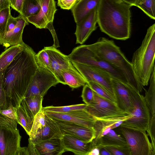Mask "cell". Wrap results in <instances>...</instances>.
<instances>
[{
	"label": "cell",
	"instance_id": "8fae6325",
	"mask_svg": "<svg viewBox=\"0 0 155 155\" xmlns=\"http://www.w3.org/2000/svg\"><path fill=\"white\" fill-rule=\"evenodd\" d=\"M71 63L83 76L87 83L93 81L99 84L114 97L111 81L112 77L107 72L96 66L75 62Z\"/></svg>",
	"mask_w": 155,
	"mask_h": 155
},
{
	"label": "cell",
	"instance_id": "277c9868",
	"mask_svg": "<svg viewBox=\"0 0 155 155\" xmlns=\"http://www.w3.org/2000/svg\"><path fill=\"white\" fill-rule=\"evenodd\" d=\"M155 24L147 29L140 46L134 53L130 62L134 71L143 86L148 85L155 66Z\"/></svg>",
	"mask_w": 155,
	"mask_h": 155
},
{
	"label": "cell",
	"instance_id": "f546056e",
	"mask_svg": "<svg viewBox=\"0 0 155 155\" xmlns=\"http://www.w3.org/2000/svg\"><path fill=\"white\" fill-rule=\"evenodd\" d=\"M40 8L39 0H24L21 16L26 19L37 13Z\"/></svg>",
	"mask_w": 155,
	"mask_h": 155
},
{
	"label": "cell",
	"instance_id": "4316f807",
	"mask_svg": "<svg viewBox=\"0 0 155 155\" xmlns=\"http://www.w3.org/2000/svg\"><path fill=\"white\" fill-rule=\"evenodd\" d=\"M149 81L148 90L144 89L145 91L144 97L151 117H155V66L153 70Z\"/></svg>",
	"mask_w": 155,
	"mask_h": 155
},
{
	"label": "cell",
	"instance_id": "9c48e42d",
	"mask_svg": "<svg viewBox=\"0 0 155 155\" xmlns=\"http://www.w3.org/2000/svg\"><path fill=\"white\" fill-rule=\"evenodd\" d=\"M59 83L49 70L38 67L28 86L25 97L39 95L43 97L52 87Z\"/></svg>",
	"mask_w": 155,
	"mask_h": 155
},
{
	"label": "cell",
	"instance_id": "d590c367",
	"mask_svg": "<svg viewBox=\"0 0 155 155\" xmlns=\"http://www.w3.org/2000/svg\"><path fill=\"white\" fill-rule=\"evenodd\" d=\"M112 155H131L130 149L128 145L122 146L104 147Z\"/></svg>",
	"mask_w": 155,
	"mask_h": 155
},
{
	"label": "cell",
	"instance_id": "7bdbcfd3",
	"mask_svg": "<svg viewBox=\"0 0 155 155\" xmlns=\"http://www.w3.org/2000/svg\"><path fill=\"white\" fill-rule=\"evenodd\" d=\"M24 0H9L10 6L18 12L21 15Z\"/></svg>",
	"mask_w": 155,
	"mask_h": 155
},
{
	"label": "cell",
	"instance_id": "ba28073f",
	"mask_svg": "<svg viewBox=\"0 0 155 155\" xmlns=\"http://www.w3.org/2000/svg\"><path fill=\"white\" fill-rule=\"evenodd\" d=\"M126 140L131 155H151L153 150L146 132L121 125L117 127Z\"/></svg>",
	"mask_w": 155,
	"mask_h": 155
},
{
	"label": "cell",
	"instance_id": "603a6c76",
	"mask_svg": "<svg viewBox=\"0 0 155 155\" xmlns=\"http://www.w3.org/2000/svg\"><path fill=\"white\" fill-rule=\"evenodd\" d=\"M99 0H78L71 9L75 22L77 23L95 8Z\"/></svg>",
	"mask_w": 155,
	"mask_h": 155
},
{
	"label": "cell",
	"instance_id": "44dd1931",
	"mask_svg": "<svg viewBox=\"0 0 155 155\" xmlns=\"http://www.w3.org/2000/svg\"><path fill=\"white\" fill-rule=\"evenodd\" d=\"M38 155H62L65 152L61 139H53L33 144Z\"/></svg>",
	"mask_w": 155,
	"mask_h": 155
},
{
	"label": "cell",
	"instance_id": "836d02e7",
	"mask_svg": "<svg viewBox=\"0 0 155 155\" xmlns=\"http://www.w3.org/2000/svg\"><path fill=\"white\" fill-rule=\"evenodd\" d=\"M35 59L38 67L48 69L49 66V57L48 53L44 49L36 54Z\"/></svg>",
	"mask_w": 155,
	"mask_h": 155
},
{
	"label": "cell",
	"instance_id": "ffe728a7",
	"mask_svg": "<svg viewBox=\"0 0 155 155\" xmlns=\"http://www.w3.org/2000/svg\"><path fill=\"white\" fill-rule=\"evenodd\" d=\"M61 139L64 152L71 151L75 155H88L92 148V142L87 143L70 135L63 134Z\"/></svg>",
	"mask_w": 155,
	"mask_h": 155
},
{
	"label": "cell",
	"instance_id": "f907efd6",
	"mask_svg": "<svg viewBox=\"0 0 155 155\" xmlns=\"http://www.w3.org/2000/svg\"><path fill=\"white\" fill-rule=\"evenodd\" d=\"M151 155H155V150H153Z\"/></svg>",
	"mask_w": 155,
	"mask_h": 155
},
{
	"label": "cell",
	"instance_id": "5b68a950",
	"mask_svg": "<svg viewBox=\"0 0 155 155\" xmlns=\"http://www.w3.org/2000/svg\"><path fill=\"white\" fill-rule=\"evenodd\" d=\"M125 84L133 109L130 115L132 117L124 121L121 125L146 132L148 129L151 116L144 96L127 82Z\"/></svg>",
	"mask_w": 155,
	"mask_h": 155
},
{
	"label": "cell",
	"instance_id": "4fadbf2b",
	"mask_svg": "<svg viewBox=\"0 0 155 155\" xmlns=\"http://www.w3.org/2000/svg\"><path fill=\"white\" fill-rule=\"evenodd\" d=\"M41 8L36 14L26 18L28 21L39 29H46L47 25L53 22L57 10L54 0H39Z\"/></svg>",
	"mask_w": 155,
	"mask_h": 155
},
{
	"label": "cell",
	"instance_id": "f35d334b",
	"mask_svg": "<svg viewBox=\"0 0 155 155\" xmlns=\"http://www.w3.org/2000/svg\"><path fill=\"white\" fill-rule=\"evenodd\" d=\"M4 74L2 73L0 75V110L5 109L8 106L7 97L3 86Z\"/></svg>",
	"mask_w": 155,
	"mask_h": 155
},
{
	"label": "cell",
	"instance_id": "d6986e66",
	"mask_svg": "<svg viewBox=\"0 0 155 155\" xmlns=\"http://www.w3.org/2000/svg\"><path fill=\"white\" fill-rule=\"evenodd\" d=\"M45 117V125L37 130L31 140L33 144L53 139H61L62 137V133L54 120L46 115Z\"/></svg>",
	"mask_w": 155,
	"mask_h": 155
},
{
	"label": "cell",
	"instance_id": "bcb514c9",
	"mask_svg": "<svg viewBox=\"0 0 155 155\" xmlns=\"http://www.w3.org/2000/svg\"><path fill=\"white\" fill-rule=\"evenodd\" d=\"M9 7V0H0V12Z\"/></svg>",
	"mask_w": 155,
	"mask_h": 155
},
{
	"label": "cell",
	"instance_id": "83f0119b",
	"mask_svg": "<svg viewBox=\"0 0 155 155\" xmlns=\"http://www.w3.org/2000/svg\"><path fill=\"white\" fill-rule=\"evenodd\" d=\"M16 108L17 121L22 127L29 135L32 128L34 118L29 115L21 102Z\"/></svg>",
	"mask_w": 155,
	"mask_h": 155
},
{
	"label": "cell",
	"instance_id": "1f68e13d",
	"mask_svg": "<svg viewBox=\"0 0 155 155\" xmlns=\"http://www.w3.org/2000/svg\"><path fill=\"white\" fill-rule=\"evenodd\" d=\"M46 124L45 115L42 110L35 117L31 132L28 135L29 138L32 139L37 130L45 126Z\"/></svg>",
	"mask_w": 155,
	"mask_h": 155
},
{
	"label": "cell",
	"instance_id": "e0dca14e",
	"mask_svg": "<svg viewBox=\"0 0 155 155\" xmlns=\"http://www.w3.org/2000/svg\"><path fill=\"white\" fill-rule=\"evenodd\" d=\"M111 81L117 105L127 115H130L133 106L125 84V82L112 77Z\"/></svg>",
	"mask_w": 155,
	"mask_h": 155
},
{
	"label": "cell",
	"instance_id": "816d5d0a",
	"mask_svg": "<svg viewBox=\"0 0 155 155\" xmlns=\"http://www.w3.org/2000/svg\"><path fill=\"white\" fill-rule=\"evenodd\" d=\"M15 155H19V151L18 152L15 154Z\"/></svg>",
	"mask_w": 155,
	"mask_h": 155
},
{
	"label": "cell",
	"instance_id": "c3c4849f",
	"mask_svg": "<svg viewBox=\"0 0 155 155\" xmlns=\"http://www.w3.org/2000/svg\"><path fill=\"white\" fill-rule=\"evenodd\" d=\"M100 149L99 147L97 146H96L93 147L89 152L88 155H99Z\"/></svg>",
	"mask_w": 155,
	"mask_h": 155
},
{
	"label": "cell",
	"instance_id": "52a82bcc",
	"mask_svg": "<svg viewBox=\"0 0 155 155\" xmlns=\"http://www.w3.org/2000/svg\"><path fill=\"white\" fill-rule=\"evenodd\" d=\"M17 121L0 116V155H15L21 139Z\"/></svg>",
	"mask_w": 155,
	"mask_h": 155
},
{
	"label": "cell",
	"instance_id": "ab89813d",
	"mask_svg": "<svg viewBox=\"0 0 155 155\" xmlns=\"http://www.w3.org/2000/svg\"><path fill=\"white\" fill-rule=\"evenodd\" d=\"M155 117H151L148 129L147 131V135L150 137L153 150H155Z\"/></svg>",
	"mask_w": 155,
	"mask_h": 155
},
{
	"label": "cell",
	"instance_id": "4dcf8cb0",
	"mask_svg": "<svg viewBox=\"0 0 155 155\" xmlns=\"http://www.w3.org/2000/svg\"><path fill=\"white\" fill-rule=\"evenodd\" d=\"M88 106V105L83 104L58 107L51 106L43 107L42 110L56 112L66 113L86 110Z\"/></svg>",
	"mask_w": 155,
	"mask_h": 155
},
{
	"label": "cell",
	"instance_id": "6da1fadb",
	"mask_svg": "<svg viewBox=\"0 0 155 155\" xmlns=\"http://www.w3.org/2000/svg\"><path fill=\"white\" fill-rule=\"evenodd\" d=\"M35 52L25 44L23 50L15 57L4 74L3 86L6 95L17 108L25 97L38 66Z\"/></svg>",
	"mask_w": 155,
	"mask_h": 155
},
{
	"label": "cell",
	"instance_id": "7dc6e473",
	"mask_svg": "<svg viewBox=\"0 0 155 155\" xmlns=\"http://www.w3.org/2000/svg\"><path fill=\"white\" fill-rule=\"evenodd\" d=\"M100 149L99 155H112L110 153L104 146H97Z\"/></svg>",
	"mask_w": 155,
	"mask_h": 155
},
{
	"label": "cell",
	"instance_id": "cb8c5ba5",
	"mask_svg": "<svg viewBox=\"0 0 155 155\" xmlns=\"http://www.w3.org/2000/svg\"><path fill=\"white\" fill-rule=\"evenodd\" d=\"M25 44L10 46L0 55V75L5 73L7 68L15 57L23 50Z\"/></svg>",
	"mask_w": 155,
	"mask_h": 155
},
{
	"label": "cell",
	"instance_id": "30bf717a",
	"mask_svg": "<svg viewBox=\"0 0 155 155\" xmlns=\"http://www.w3.org/2000/svg\"><path fill=\"white\" fill-rule=\"evenodd\" d=\"M86 110L97 119L128 115L120 109L116 103L101 97L94 92L93 101L90 105H88Z\"/></svg>",
	"mask_w": 155,
	"mask_h": 155
},
{
	"label": "cell",
	"instance_id": "60d3db41",
	"mask_svg": "<svg viewBox=\"0 0 155 155\" xmlns=\"http://www.w3.org/2000/svg\"><path fill=\"white\" fill-rule=\"evenodd\" d=\"M78 0H58V6L63 9H71L76 4Z\"/></svg>",
	"mask_w": 155,
	"mask_h": 155
},
{
	"label": "cell",
	"instance_id": "681fc988",
	"mask_svg": "<svg viewBox=\"0 0 155 155\" xmlns=\"http://www.w3.org/2000/svg\"><path fill=\"white\" fill-rule=\"evenodd\" d=\"M19 153V155H29L27 147H21Z\"/></svg>",
	"mask_w": 155,
	"mask_h": 155
},
{
	"label": "cell",
	"instance_id": "8d00e7d4",
	"mask_svg": "<svg viewBox=\"0 0 155 155\" xmlns=\"http://www.w3.org/2000/svg\"><path fill=\"white\" fill-rule=\"evenodd\" d=\"M0 114L12 120H17V108L13 105L11 101H9L8 107L6 109L0 110Z\"/></svg>",
	"mask_w": 155,
	"mask_h": 155
},
{
	"label": "cell",
	"instance_id": "f1b7e54d",
	"mask_svg": "<svg viewBox=\"0 0 155 155\" xmlns=\"http://www.w3.org/2000/svg\"><path fill=\"white\" fill-rule=\"evenodd\" d=\"M132 6L141 9L150 18L155 20V0H127Z\"/></svg>",
	"mask_w": 155,
	"mask_h": 155
},
{
	"label": "cell",
	"instance_id": "9a60e30c",
	"mask_svg": "<svg viewBox=\"0 0 155 155\" xmlns=\"http://www.w3.org/2000/svg\"><path fill=\"white\" fill-rule=\"evenodd\" d=\"M97 7L92 10L80 21L76 23L74 34L76 44L82 45L88 39L97 28Z\"/></svg>",
	"mask_w": 155,
	"mask_h": 155
},
{
	"label": "cell",
	"instance_id": "2e32d148",
	"mask_svg": "<svg viewBox=\"0 0 155 155\" xmlns=\"http://www.w3.org/2000/svg\"><path fill=\"white\" fill-rule=\"evenodd\" d=\"M54 120L59 127L63 135L67 134L74 136L87 143L92 142L95 138V131L94 128H89L73 123Z\"/></svg>",
	"mask_w": 155,
	"mask_h": 155
},
{
	"label": "cell",
	"instance_id": "7a4b0ae2",
	"mask_svg": "<svg viewBox=\"0 0 155 155\" xmlns=\"http://www.w3.org/2000/svg\"><path fill=\"white\" fill-rule=\"evenodd\" d=\"M132 6L127 0H99L97 6V23L101 31L116 40L129 39Z\"/></svg>",
	"mask_w": 155,
	"mask_h": 155
},
{
	"label": "cell",
	"instance_id": "ac0fdd59",
	"mask_svg": "<svg viewBox=\"0 0 155 155\" xmlns=\"http://www.w3.org/2000/svg\"><path fill=\"white\" fill-rule=\"evenodd\" d=\"M18 21L15 28L3 36H0V44L6 49L10 46L23 45L22 34L25 26L28 25L26 19L21 15L18 17Z\"/></svg>",
	"mask_w": 155,
	"mask_h": 155
},
{
	"label": "cell",
	"instance_id": "484cf974",
	"mask_svg": "<svg viewBox=\"0 0 155 155\" xmlns=\"http://www.w3.org/2000/svg\"><path fill=\"white\" fill-rule=\"evenodd\" d=\"M127 145L124 138L111 129L106 134L99 140L96 146H122Z\"/></svg>",
	"mask_w": 155,
	"mask_h": 155
},
{
	"label": "cell",
	"instance_id": "8992f818",
	"mask_svg": "<svg viewBox=\"0 0 155 155\" xmlns=\"http://www.w3.org/2000/svg\"><path fill=\"white\" fill-rule=\"evenodd\" d=\"M67 56L71 62L99 67L107 72L112 77L124 82H127L119 70L97 57L87 48V45L74 48Z\"/></svg>",
	"mask_w": 155,
	"mask_h": 155
},
{
	"label": "cell",
	"instance_id": "f5cc1de1",
	"mask_svg": "<svg viewBox=\"0 0 155 155\" xmlns=\"http://www.w3.org/2000/svg\"></svg>",
	"mask_w": 155,
	"mask_h": 155
},
{
	"label": "cell",
	"instance_id": "b9f144b4",
	"mask_svg": "<svg viewBox=\"0 0 155 155\" xmlns=\"http://www.w3.org/2000/svg\"><path fill=\"white\" fill-rule=\"evenodd\" d=\"M17 21L18 17L14 18L11 14L7 22L4 35L12 31L15 28Z\"/></svg>",
	"mask_w": 155,
	"mask_h": 155
},
{
	"label": "cell",
	"instance_id": "74e56055",
	"mask_svg": "<svg viewBox=\"0 0 155 155\" xmlns=\"http://www.w3.org/2000/svg\"><path fill=\"white\" fill-rule=\"evenodd\" d=\"M81 97L83 101L88 105H90L93 101L94 92L87 84L83 86Z\"/></svg>",
	"mask_w": 155,
	"mask_h": 155
},
{
	"label": "cell",
	"instance_id": "3957f363",
	"mask_svg": "<svg viewBox=\"0 0 155 155\" xmlns=\"http://www.w3.org/2000/svg\"><path fill=\"white\" fill-rule=\"evenodd\" d=\"M87 48L101 59L116 68L121 72L127 83L140 93L144 89L136 75L130 62L114 41L100 37Z\"/></svg>",
	"mask_w": 155,
	"mask_h": 155
},
{
	"label": "cell",
	"instance_id": "d6a6232c",
	"mask_svg": "<svg viewBox=\"0 0 155 155\" xmlns=\"http://www.w3.org/2000/svg\"><path fill=\"white\" fill-rule=\"evenodd\" d=\"M87 84L98 95L116 103L114 97L102 86L93 81H89Z\"/></svg>",
	"mask_w": 155,
	"mask_h": 155
},
{
	"label": "cell",
	"instance_id": "7c38bea8",
	"mask_svg": "<svg viewBox=\"0 0 155 155\" xmlns=\"http://www.w3.org/2000/svg\"><path fill=\"white\" fill-rule=\"evenodd\" d=\"M43 110L45 115L54 120L73 123L89 128H94L96 120V118L86 110L66 113Z\"/></svg>",
	"mask_w": 155,
	"mask_h": 155
},
{
	"label": "cell",
	"instance_id": "ee69618b",
	"mask_svg": "<svg viewBox=\"0 0 155 155\" xmlns=\"http://www.w3.org/2000/svg\"><path fill=\"white\" fill-rule=\"evenodd\" d=\"M53 24V22L48 23L47 25L46 28H48L54 40V44L52 46L57 48L60 47L59 43Z\"/></svg>",
	"mask_w": 155,
	"mask_h": 155
},
{
	"label": "cell",
	"instance_id": "f6af8a7d",
	"mask_svg": "<svg viewBox=\"0 0 155 155\" xmlns=\"http://www.w3.org/2000/svg\"><path fill=\"white\" fill-rule=\"evenodd\" d=\"M27 147L29 155H38L35 150L34 144L29 138L28 139V143Z\"/></svg>",
	"mask_w": 155,
	"mask_h": 155
},
{
	"label": "cell",
	"instance_id": "d4e9b609",
	"mask_svg": "<svg viewBox=\"0 0 155 155\" xmlns=\"http://www.w3.org/2000/svg\"><path fill=\"white\" fill-rule=\"evenodd\" d=\"M43 97L39 95L25 97L21 101L29 115L33 118L42 110Z\"/></svg>",
	"mask_w": 155,
	"mask_h": 155
},
{
	"label": "cell",
	"instance_id": "5bb4252c",
	"mask_svg": "<svg viewBox=\"0 0 155 155\" xmlns=\"http://www.w3.org/2000/svg\"><path fill=\"white\" fill-rule=\"evenodd\" d=\"M48 53L49 59L48 69L55 76L59 83L66 85L61 75L62 71L68 68L71 64L67 55L53 46L43 48Z\"/></svg>",
	"mask_w": 155,
	"mask_h": 155
},
{
	"label": "cell",
	"instance_id": "7402d4cb",
	"mask_svg": "<svg viewBox=\"0 0 155 155\" xmlns=\"http://www.w3.org/2000/svg\"><path fill=\"white\" fill-rule=\"evenodd\" d=\"M61 75L66 85L72 88H77L87 84L84 77L72 63L68 68L62 71Z\"/></svg>",
	"mask_w": 155,
	"mask_h": 155
},
{
	"label": "cell",
	"instance_id": "e575fe53",
	"mask_svg": "<svg viewBox=\"0 0 155 155\" xmlns=\"http://www.w3.org/2000/svg\"><path fill=\"white\" fill-rule=\"evenodd\" d=\"M10 7L0 12V36L5 34L7 22L11 15Z\"/></svg>",
	"mask_w": 155,
	"mask_h": 155
}]
</instances>
